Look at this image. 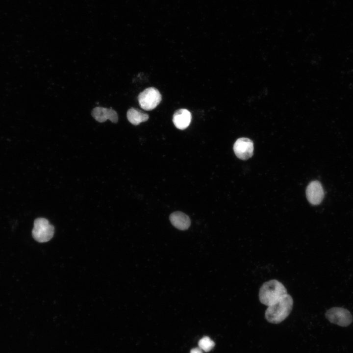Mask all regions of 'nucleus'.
Instances as JSON below:
<instances>
[{
    "instance_id": "f8f14e48",
    "label": "nucleus",
    "mask_w": 353,
    "mask_h": 353,
    "mask_svg": "<svg viewBox=\"0 0 353 353\" xmlns=\"http://www.w3.org/2000/svg\"><path fill=\"white\" fill-rule=\"evenodd\" d=\"M198 345L202 351L209 352L214 347L215 343L209 337L205 336L200 339Z\"/></svg>"
},
{
    "instance_id": "0eeeda50",
    "label": "nucleus",
    "mask_w": 353,
    "mask_h": 353,
    "mask_svg": "<svg viewBox=\"0 0 353 353\" xmlns=\"http://www.w3.org/2000/svg\"><path fill=\"white\" fill-rule=\"evenodd\" d=\"M306 195L311 204H320L324 197V192L321 183L317 180L311 181L307 187Z\"/></svg>"
},
{
    "instance_id": "1a4fd4ad",
    "label": "nucleus",
    "mask_w": 353,
    "mask_h": 353,
    "mask_svg": "<svg viewBox=\"0 0 353 353\" xmlns=\"http://www.w3.org/2000/svg\"><path fill=\"white\" fill-rule=\"evenodd\" d=\"M192 120L190 112L186 109H180L174 114L173 122L175 126L181 130L186 128L190 125Z\"/></svg>"
},
{
    "instance_id": "7ed1b4c3",
    "label": "nucleus",
    "mask_w": 353,
    "mask_h": 353,
    "mask_svg": "<svg viewBox=\"0 0 353 353\" xmlns=\"http://www.w3.org/2000/svg\"><path fill=\"white\" fill-rule=\"evenodd\" d=\"M54 232L53 226L47 219L38 218L34 220L32 235L36 241L40 243L46 242L53 237Z\"/></svg>"
},
{
    "instance_id": "39448f33",
    "label": "nucleus",
    "mask_w": 353,
    "mask_h": 353,
    "mask_svg": "<svg viewBox=\"0 0 353 353\" xmlns=\"http://www.w3.org/2000/svg\"><path fill=\"white\" fill-rule=\"evenodd\" d=\"M325 316L329 322L341 327H347L353 321L350 312L342 307H332L327 311Z\"/></svg>"
},
{
    "instance_id": "ddd939ff",
    "label": "nucleus",
    "mask_w": 353,
    "mask_h": 353,
    "mask_svg": "<svg viewBox=\"0 0 353 353\" xmlns=\"http://www.w3.org/2000/svg\"><path fill=\"white\" fill-rule=\"evenodd\" d=\"M190 353H202V350L199 348L192 349Z\"/></svg>"
},
{
    "instance_id": "f03ea898",
    "label": "nucleus",
    "mask_w": 353,
    "mask_h": 353,
    "mask_svg": "<svg viewBox=\"0 0 353 353\" xmlns=\"http://www.w3.org/2000/svg\"><path fill=\"white\" fill-rule=\"evenodd\" d=\"M287 294V290L281 282L276 279H271L264 282L261 286L259 299L262 304L269 306Z\"/></svg>"
},
{
    "instance_id": "6e6552de",
    "label": "nucleus",
    "mask_w": 353,
    "mask_h": 353,
    "mask_svg": "<svg viewBox=\"0 0 353 353\" xmlns=\"http://www.w3.org/2000/svg\"><path fill=\"white\" fill-rule=\"evenodd\" d=\"M92 115L96 121L101 123L109 120L112 123H116L118 120L116 112L112 109L96 107L92 110Z\"/></svg>"
},
{
    "instance_id": "9d476101",
    "label": "nucleus",
    "mask_w": 353,
    "mask_h": 353,
    "mask_svg": "<svg viewBox=\"0 0 353 353\" xmlns=\"http://www.w3.org/2000/svg\"><path fill=\"white\" fill-rule=\"evenodd\" d=\"M169 219L173 226L181 230L188 229L191 224L189 217L186 214L180 211L172 213L170 215Z\"/></svg>"
},
{
    "instance_id": "9b49d317",
    "label": "nucleus",
    "mask_w": 353,
    "mask_h": 353,
    "mask_svg": "<svg viewBox=\"0 0 353 353\" xmlns=\"http://www.w3.org/2000/svg\"><path fill=\"white\" fill-rule=\"evenodd\" d=\"M128 121L134 125H138L142 122L147 121L149 118V115L140 110L131 108L126 114Z\"/></svg>"
},
{
    "instance_id": "20e7f679",
    "label": "nucleus",
    "mask_w": 353,
    "mask_h": 353,
    "mask_svg": "<svg viewBox=\"0 0 353 353\" xmlns=\"http://www.w3.org/2000/svg\"><path fill=\"white\" fill-rule=\"evenodd\" d=\"M161 100L160 93L154 87H149L145 89L138 96L140 106L145 110L154 109L160 103Z\"/></svg>"
},
{
    "instance_id": "f257e3e1",
    "label": "nucleus",
    "mask_w": 353,
    "mask_h": 353,
    "mask_svg": "<svg viewBox=\"0 0 353 353\" xmlns=\"http://www.w3.org/2000/svg\"><path fill=\"white\" fill-rule=\"evenodd\" d=\"M293 300L287 294L266 309V319L270 323L278 324L284 320L289 315L293 308Z\"/></svg>"
},
{
    "instance_id": "423d86ee",
    "label": "nucleus",
    "mask_w": 353,
    "mask_h": 353,
    "mask_svg": "<svg viewBox=\"0 0 353 353\" xmlns=\"http://www.w3.org/2000/svg\"><path fill=\"white\" fill-rule=\"evenodd\" d=\"M233 150L238 158L242 160H247L253 154V143L249 138H239L234 144Z\"/></svg>"
}]
</instances>
